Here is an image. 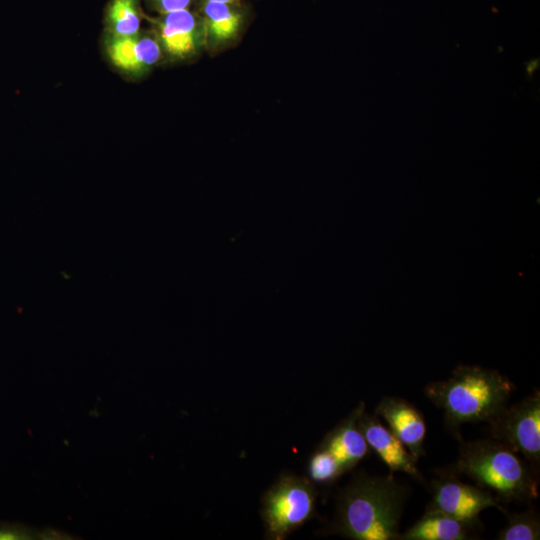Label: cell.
Returning a JSON list of instances; mask_svg holds the SVG:
<instances>
[{
    "mask_svg": "<svg viewBox=\"0 0 540 540\" xmlns=\"http://www.w3.org/2000/svg\"><path fill=\"white\" fill-rule=\"evenodd\" d=\"M540 521L534 511L513 513L508 517L507 525L499 532V540H538Z\"/></svg>",
    "mask_w": 540,
    "mask_h": 540,
    "instance_id": "obj_16",
    "label": "cell"
},
{
    "mask_svg": "<svg viewBox=\"0 0 540 540\" xmlns=\"http://www.w3.org/2000/svg\"><path fill=\"white\" fill-rule=\"evenodd\" d=\"M514 390L496 370L458 366L445 381L429 383L426 396L444 411L446 425L456 430L467 422L491 421L505 407Z\"/></svg>",
    "mask_w": 540,
    "mask_h": 540,
    "instance_id": "obj_2",
    "label": "cell"
},
{
    "mask_svg": "<svg viewBox=\"0 0 540 540\" xmlns=\"http://www.w3.org/2000/svg\"><path fill=\"white\" fill-rule=\"evenodd\" d=\"M105 20L110 36L130 37L139 34L142 22L140 0H111Z\"/></svg>",
    "mask_w": 540,
    "mask_h": 540,
    "instance_id": "obj_14",
    "label": "cell"
},
{
    "mask_svg": "<svg viewBox=\"0 0 540 540\" xmlns=\"http://www.w3.org/2000/svg\"><path fill=\"white\" fill-rule=\"evenodd\" d=\"M316 485L307 477L282 474L262 496L265 538L284 540L317 516Z\"/></svg>",
    "mask_w": 540,
    "mask_h": 540,
    "instance_id": "obj_4",
    "label": "cell"
},
{
    "mask_svg": "<svg viewBox=\"0 0 540 540\" xmlns=\"http://www.w3.org/2000/svg\"><path fill=\"white\" fill-rule=\"evenodd\" d=\"M148 7L158 15L192 8L196 0H144Z\"/></svg>",
    "mask_w": 540,
    "mask_h": 540,
    "instance_id": "obj_17",
    "label": "cell"
},
{
    "mask_svg": "<svg viewBox=\"0 0 540 540\" xmlns=\"http://www.w3.org/2000/svg\"><path fill=\"white\" fill-rule=\"evenodd\" d=\"M197 10L205 27V52L211 56L236 46L250 20V10L245 2H201Z\"/></svg>",
    "mask_w": 540,
    "mask_h": 540,
    "instance_id": "obj_8",
    "label": "cell"
},
{
    "mask_svg": "<svg viewBox=\"0 0 540 540\" xmlns=\"http://www.w3.org/2000/svg\"><path fill=\"white\" fill-rule=\"evenodd\" d=\"M388 424L393 434L418 460L425 454L423 442L426 424L420 411L408 401L397 397H384L375 409Z\"/></svg>",
    "mask_w": 540,
    "mask_h": 540,
    "instance_id": "obj_10",
    "label": "cell"
},
{
    "mask_svg": "<svg viewBox=\"0 0 540 540\" xmlns=\"http://www.w3.org/2000/svg\"><path fill=\"white\" fill-rule=\"evenodd\" d=\"M162 54L172 62L196 59L205 52V27L198 10H177L154 18Z\"/></svg>",
    "mask_w": 540,
    "mask_h": 540,
    "instance_id": "obj_6",
    "label": "cell"
},
{
    "mask_svg": "<svg viewBox=\"0 0 540 540\" xmlns=\"http://www.w3.org/2000/svg\"><path fill=\"white\" fill-rule=\"evenodd\" d=\"M358 425L370 449L389 467L390 473L402 471L422 480L416 466L417 460L393 432L382 425L378 415L368 414L364 410L359 416Z\"/></svg>",
    "mask_w": 540,
    "mask_h": 540,
    "instance_id": "obj_9",
    "label": "cell"
},
{
    "mask_svg": "<svg viewBox=\"0 0 540 540\" xmlns=\"http://www.w3.org/2000/svg\"><path fill=\"white\" fill-rule=\"evenodd\" d=\"M432 502L428 509L442 512L473 528L479 523L480 512L489 507H501L492 494L480 487L444 477L432 482Z\"/></svg>",
    "mask_w": 540,
    "mask_h": 540,
    "instance_id": "obj_7",
    "label": "cell"
},
{
    "mask_svg": "<svg viewBox=\"0 0 540 540\" xmlns=\"http://www.w3.org/2000/svg\"><path fill=\"white\" fill-rule=\"evenodd\" d=\"M472 526L442 512L427 510L406 532L399 535L403 540H464L469 538Z\"/></svg>",
    "mask_w": 540,
    "mask_h": 540,
    "instance_id": "obj_13",
    "label": "cell"
},
{
    "mask_svg": "<svg viewBox=\"0 0 540 540\" xmlns=\"http://www.w3.org/2000/svg\"><path fill=\"white\" fill-rule=\"evenodd\" d=\"M455 465L479 487L505 500L530 501L538 497V482L516 452L498 440L462 442Z\"/></svg>",
    "mask_w": 540,
    "mask_h": 540,
    "instance_id": "obj_3",
    "label": "cell"
},
{
    "mask_svg": "<svg viewBox=\"0 0 540 540\" xmlns=\"http://www.w3.org/2000/svg\"><path fill=\"white\" fill-rule=\"evenodd\" d=\"M365 410L361 402L345 419L329 431L318 447L328 452L343 473L353 469L370 454V447L361 432L358 419Z\"/></svg>",
    "mask_w": 540,
    "mask_h": 540,
    "instance_id": "obj_11",
    "label": "cell"
},
{
    "mask_svg": "<svg viewBox=\"0 0 540 540\" xmlns=\"http://www.w3.org/2000/svg\"><path fill=\"white\" fill-rule=\"evenodd\" d=\"M490 423L494 439L522 454L532 467L540 461V394L537 391L510 408H504Z\"/></svg>",
    "mask_w": 540,
    "mask_h": 540,
    "instance_id": "obj_5",
    "label": "cell"
},
{
    "mask_svg": "<svg viewBox=\"0 0 540 540\" xmlns=\"http://www.w3.org/2000/svg\"><path fill=\"white\" fill-rule=\"evenodd\" d=\"M245 0H196L197 3L201 2H219V3H238L244 2Z\"/></svg>",
    "mask_w": 540,
    "mask_h": 540,
    "instance_id": "obj_19",
    "label": "cell"
},
{
    "mask_svg": "<svg viewBox=\"0 0 540 540\" xmlns=\"http://www.w3.org/2000/svg\"><path fill=\"white\" fill-rule=\"evenodd\" d=\"M306 472L307 478L316 486L330 485L344 474L336 460L320 447L309 457Z\"/></svg>",
    "mask_w": 540,
    "mask_h": 540,
    "instance_id": "obj_15",
    "label": "cell"
},
{
    "mask_svg": "<svg viewBox=\"0 0 540 540\" xmlns=\"http://www.w3.org/2000/svg\"><path fill=\"white\" fill-rule=\"evenodd\" d=\"M408 489L387 476L356 474L340 491L330 533L353 540L399 539Z\"/></svg>",
    "mask_w": 540,
    "mask_h": 540,
    "instance_id": "obj_1",
    "label": "cell"
},
{
    "mask_svg": "<svg viewBox=\"0 0 540 540\" xmlns=\"http://www.w3.org/2000/svg\"><path fill=\"white\" fill-rule=\"evenodd\" d=\"M107 43V53L111 62L130 74L147 72L163 57L154 32H140L130 37L110 36Z\"/></svg>",
    "mask_w": 540,
    "mask_h": 540,
    "instance_id": "obj_12",
    "label": "cell"
},
{
    "mask_svg": "<svg viewBox=\"0 0 540 540\" xmlns=\"http://www.w3.org/2000/svg\"><path fill=\"white\" fill-rule=\"evenodd\" d=\"M34 536L33 532L17 523H0V540H22L31 539Z\"/></svg>",
    "mask_w": 540,
    "mask_h": 540,
    "instance_id": "obj_18",
    "label": "cell"
}]
</instances>
